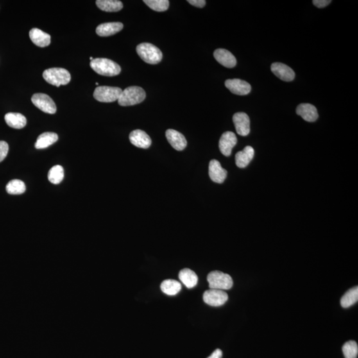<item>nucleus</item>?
I'll return each instance as SVG.
<instances>
[{
    "mask_svg": "<svg viewBox=\"0 0 358 358\" xmlns=\"http://www.w3.org/2000/svg\"><path fill=\"white\" fill-rule=\"evenodd\" d=\"M90 67L96 73L105 76L118 75L121 67L114 61L105 58H94L90 63Z\"/></svg>",
    "mask_w": 358,
    "mask_h": 358,
    "instance_id": "1",
    "label": "nucleus"
},
{
    "mask_svg": "<svg viewBox=\"0 0 358 358\" xmlns=\"http://www.w3.org/2000/svg\"><path fill=\"white\" fill-rule=\"evenodd\" d=\"M146 97V93L140 87H130L122 91L117 100L122 106H130L142 103Z\"/></svg>",
    "mask_w": 358,
    "mask_h": 358,
    "instance_id": "2",
    "label": "nucleus"
},
{
    "mask_svg": "<svg viewBox=\"0 0 358 358\" xmlns=\"http://www.w3.org/2000/svg\"><path fill=\"white\" fill-rule=\"evenodd\" d=\"M136 51L140 58L148 64H158L163 58V54L161 50L155 45L148 43L138 45Z\"/></svg>",
    "mask_w": 358,
    "mask_h": 358,
    "instance_id": "3",
    "label": "nucleus"
},
{
    "mask_svg": "<svg viewBox=\"0 0 358 358\" xmlns=\"http://www.w3.org/2000/svg\"><path fill=\"white\" fill-rule=\"evenodd\" d=\"M43 76L45 81L56 87L68 85L71 80L70 72L63 68H51L45 70Z\"/></svg>",
    "mask_w": 358,
    "mask_h": 358,
    "instance_id": "4",
    "label": "nucleus"
},
{
    "mask_svg": "<svg viewBox=\"0 0 358 358\" xmlns=\"http://www.w3.org/2000/svg\"><path fill=\"white\" fill-rule=\"evenodd\" d=\"M211 289L229 290L233 286L232 278L228 274L219 271H212L207 277Z\"/></svg>",
    "mask_w": 358,
    "mask_h": 358,
    "instance_id": "5",
    "label": "nucleus"
},
{
    "mask_svg": "<svg viewBox=\"0 0 358 358\" xmlns=\"http://www.w3.org/2000/svg\"><path fill=\"white\" fill-rule=\"evenodd\" d=\"M122 90L118 87H106L102 86L95 89L94 92V98L101 103H113L119 99Z\"/></svg>",
    "mask_w": 358,
    "mask_h": 358,
    "instance_id": "6",
    "label": "nucleus"
},
{
    "mask_svg": "<svg viewBox=\"0 0 358 358\" xmlns=\"http://www.w3.org/2000/svg\"><path fill=\"white\" fill-rule=\"evenodd\" d=\"M31 101L36 107L47 114H54L56 112V104L48 95L37 93L33 95Z\"/></svg>",
    "mask_w": 358,
    "mask_h": 358,
    "instance_id": "7",
    "label": "nucleus"
},
{
    "mask_svg": "<svg viewBox=\"0 0 358 358\" xmlns=\"http://www.w3.org/2000/svg\"><path fill=\"white\" fill-rule=\"evenodd\" d=\"M228 299V294L223 290L211 289L206 291L203 300L206 304L212 307H220L225 304Z\"/></svg>",
    "mask_w": 358,
    "mask_h": 358,
    "instance_id": "8",
    "label": "nucleus"
},
{
    "mask_svg": "<svg viewBox=\"0 0 358 358\" xmlns=\"http://www.w3.org/2000/svg\"><path fill=\"white\" fill-rule=\"evenodd\" d=\"M233 122L237 134L247 136L250 132V120L244 112L235 113L233 116Z\"/></svg>",
    "mask_w": 358,
    "mask_h": 358,
    "instance_id": "9",
    "label": "nucleus"
},
{
    "mask_svg": "<svg viewBox=\"0 0 358 358\" xmlns=\"http://www.w3.org/2000/svg\"><path fill=\"white\" fill-rule=\"evenodd\" d=\"M226 87L233 94L244 96L251 92L250 84L240 79H228L225 82Z\"/></svg>",
    "mask_w": 358,
    "mask_h": 358,
    "instance_id": "10",
    "label": "nucleus"
},
{
    "mask_svg": "<svg viewBox=\"0 0 358 358\" xmlns=\"http://www.w3.org/2000/svg\"><path fill=\"white\" fill-rule=\"evenodd\" d=\"M237 142L236 136L232 131H226L221 136L219 142V148L221 153L226 157H229Z\"/></svg>",
    "mask_w": 358,
    "mask_h": 358,
    "instance_id": "11",
    "label": "nucleus"
},
{
    "mask_svg": "<svg viewBox=\"0 0 358 358\" xmlns=\"http://www.w3.org/2000/svg\"><path fill=\"white\" fill-rule=\"evenodd\" d=\"M271 69L276 76L283 81L291 82L295 77L293 70L283 63H274L271 65Z\"/></svg>",
    "mask_w": 358,
    "mask_h": 358,
    "instance_id": "12",
    "label": "nucleus"
},
{
    "mask_svg": "<svg viewBox=\"0 0 358 358\" xmlns=\"http://www.w3.org/2000/svg\"><path fill=\"white\" fill-rule=\"evenodd\" d=\"M166 137L171 146L176 151H183L187 147V142L185 136L178 131L171 130H167Z\"/></svg>",
    "mask_w": 358,
    "mask_h": 358,
    "instance_id": "13",
    "label": "nucleus"
},
{
    "mask_svg": "<svg viewBox=\"0 0 358 358\" xmlns=\"http://www.w3.org/2000/svg\"><path fill=\"white\" fill-rule=\"evenodd\" d=\"M129 138L131 144L139 148L148 149L152 143L150 137L144 131L141 130L133 131Z\"/></svg>",
    "mask_w": 358,
    "mask_h": 358,
    "instance_id": "14",
    "label": "nucleus"
},
{
    "mask_svg": "<svg viewBox=\"0 0 358 358\" xmlns=\"http://www.w3.org/2000/svg\"><path fill=\"white\" fill-rule=\"evenodd\" d=\"M227 171L222 167L221 163L216 160H213L209 164V176L214 183L221 184L227 176Z\"/></svg>",
    "mask_w": 358,
    "mask_h": 358,
    "instance_id": "15",
    "label": "nucleus"
},
{
    "mask_svg": "<svg viewBox=\"0 0 358 358\" xmlns=\"http://www.w3.org/2000/svg\"><path fill=\"white\" fill-rule=\"evenodd\" d=\"M214 56L217 62L227 68H233L236 65L237 61L235 56L230 51L224 49H216Z\"/></svg>",
    "mask_w": 358,
    "mask_h": 358,
    "instance_id": "16",
    "label": "nucleus"
},
{
    "mask_svg": "<svg viewBox=\"0 0 358 358\" xmlns=\"http://www.w3.org/2000/svg\"><path fill=\"white\" fill-rule=\"evenodd\" d=\"M296 112L303 120L309 122H315L319 117L316 107L310 104H301L296 108Z\"/></svg>",
    "mask_w": 358,
    "mask_h": 358,
    "instance_id": "17",
    "label": "nucleus"
},
{
    "mask_svg": "<svg viewBox=\"0 0 358 358\" xmlns=\"http://www.w3.org/2000/svg\"><path fill=\"white\" fill-rule=\"evenodd\" d=\"M123 27L124 25L120 22L105 23L97 27L96 32L101 37H108L120 32Z\"/></svg>",
    "mask_w": 358,
    "mask_h": 358,
    "instance_id": "18",
    "label": "nucleus"
},
{
    "mask_svg": "<svg viewBox=\"0 0 358 358\" xmlns=\"http://www.w3.org/2000/svg\"><path fill=\"white\" fill-rule=\"evenodd\" d=\"M29 37L33 44L38 47H45L51 44V36L39 29H31L29 31Z\"/></svg>",
    "mask_w": 358,
    "mask_h": 358,
    "instance_id": "19",
    "label": "nucleus"
},
{
    "mask_svg": "<svg viewBox=\"0 0 358 358\" xmlns=\"http://www.w3.org/2000/svg\"><path fill=\"white\" fill-rule=\"evenodd\" d=\"M255 151L252 147L246 146L235 155V164L239 168H245L248 166L254 157Z\"/></svg>",
    "mask_w": 358,
    "mask_h": 358,
    "instance_id": "20",
    "label": "nucleus"
},
{
    "mask_svg": "<svg viewBox=\"0 0 358 358\" xmlns=\"http://www.w3.org/2000/svg\"><path fill=\"white\" fill-rule=\"evenodd\" d=\"M5 121L11 128L18 130L24 128L27 124L26 117L19 113H8L5 115Z\"/></svg>",
    "mask_w": 358,
    "mask_h": 358,
    "instance_id": "21",
    "label": "nucleus"
},
{
    "mask_svg": "<svg viewBox=\"0 0 358 358\" xmlns=\"http://www.w3.org/2000/svg\"><path fill=\"white\" fill-rule=\"evenodd\" d=\"M58 139V135L55 133L45 132L42 133L37 138L35 145V148L37 149L47 148L57 142Z\"/></svg>",
    "mask_w": 358,
    "mask_h": 358,
    "instance_id": "22",
    "label": "nucleus"
},
{
    "mask_svg": "<svg viewBox=\"0 0 358 358\" xmlns=\"http://www.w3.org/2000/svg\"><path fill=\"white\" fill-rule=\"evenodd\" d=\"M178 277L183 284L189 289L195 287L198 283V276L190 269H182L178 274Z\"/></svg>",
    "mask_w": 358,
    "mask_h": 358,
    "instance_id": "23",
    "label": "nucleus"
},
{
    "mask_svg": "<svg viewBox=\"0 0 358 358\" xmlns=\"http://www.w3.org/2000/svg\"><path fill=\"white\" fill-rule=\"evenodd\" d=\"M96 6L106 12H117L123 8V4L117 0H97Z\"/></svg>",
    "mask_w": 358,
    "mask_h": 358,
    "instance_id": "24",
    "label": "nucleus"
},
{
    "mask_svg": "<svg viewBox=\"0 0 358 358\" xmlns=\"http://www.w3.org/2000/svg\"><path fill=\"white\" fill-rule=\"evenodd\" d=\"M161 289L167 295H176L181 290V284L178 281L167 280L162 282L161 285Z\"/></svg>",
    "mask_w": 358,
    "mask_h": 358,
    "instance_id": "25",
    "label": "nucleus"
},
{
    "mask_svg": "<svg viewBox=\"0 0 358 358\" xmlns=\"http://www.w3.org/2000/svg\"><path fill=\"white\" fill-rule=\"evenodd\" d=\"M358 300V287H355L349 290L345 294L342 296L341 301L342 307L349 308L357 302Z\"/></svg>",
    "mask_w": 358,
    "mask_h": 358,
    "instance_id": "26",
    "label": "nucleus"
},
{
    "mask_svg": "<svg viewBox=\"0 0 358 358\" xmlns=\"http://www.w3.org/2000/svg\"><path fill=\"white\" fill-rule=\"evenodd\" d=\"M64 169L61 165H55L49 170L48 179L50 182L54 185L59 184L64 178Z\"/></svg>",
    "mask_w": 358,
    "mask_h": 358,
    "instance_id": "27",
    "label": "nucleus"
},
{
    "mask_svg": "<svg viewBox=\"0 0 358 358\" xmlns=\"http://www.w3.org/2000/svg\"><path fill=\"white\" fill-rule=\"evenodd\" d=\"M25 183L19 179L10 181L6 185V191L10 194H22L26 192Z\"/></svg>",
    "mask_w": 358,
    "mask_h": 358,
    "instance_id": "28",
    "label": "nucleus"
},
{
    "mask_svg": "<svg viewBox=\"0 0 358 358\" xmlns=\"http://www.w3.org/2000/svg\"><path fill=\"white\" fill-rule=\"evenodd\" d=\"M144 2L153 10L158 12L168 10L169 6L168 0H144Z\"/></svg>",
    "mask_w": 358,
    "mask_h": 358,
    "instance_id": "29",
    "label": "nucleus"
},
{
    "mask_svg": "<svg viewBox=\"0 0 358 358\" xmlns=\"http://www.w3.org/2000/svg\"><path fill=\"white\" fill-rule=\"evenodd\" d=\"M342 351L345 358H357L358 346L356 342L352 341L346 342L342 347Z\"/></svg>",
    "mask_w": 358,
    "mask_h": 358,
    "instance_id": "30",
    "label": "nucleus"
},
{
    "mask_svg": "<svg viewBox=\"0 0 358 358\" xmlns=\"http://www.w3.org/2000/svg\"><path fill=\"white\" fill-rule=\"evenodd\" d=\"M9 151L8 143L4 141H0V163L6 157Z\"/></svg>",
    "mask_w": 358,
    "mask_h": 358,
    "instance_id": "31",
    "label": "nucleus"
},
{
    "mask_svg": "<svg viewBox=\"0 0 358 358\" xmlns=\"http://www.w3.org/2000/svg\"><path fill=\"white\" fill-rule=\"evenodd\" d=\"M331 2L332 1H330V0H314L312 3H313L314 5L316 6L317 8H323L329 5Z\"/></svg>",
    "mask_w": 358,
    "mask_h": 358,
    "instance_id": "32",
    "label": "nucleus"
},
{
    "mask_svg": "<svg viewBox=\"0 0 358 358\" xmlns=\"http://www.w3.org/2000/svg\"><path fill=\"white\" fill-rule=\"evenodd\" d=\"M187 2L191 5L199 8H203L206 5L205 0H188Z\"/></svg>",
    "mask_w": 358,
    "mask_h": 358,
    "instance_id": "33",
    "label": "nucleus"
},
{
    "mask_svg": "<svg viewBox=\"0 0 358 358\" xmlns=\"http://www.w3.org/2000/svg\"><path fill=\"white\" fill-rule=\"evenodd\" d=\"M222 357H223V352L220 349H216L208 358H222Z\"/></svg>",
    "mask_w": 358,
    "mask_h": 358,
    "instance_id": "34",
    "label": "nucleus"
},
{
    "mask_svg": "<svg viewBox=\"0 0 358 358\" xmlns=\"http://www.w3.org/2000/svg\"><path fill=\"white\" fill-rule=\"evenodd\" d=\"M93 59H94V58H93V57H92V56H91V57H90V61H92Z\"/></svg>",
    "mask_w": 358,
    "mask_h": 358,
    "instance_id": "35",
    "label": "nucleus"
},
{
    "mask_svg": "<svg viewBox=\"0 0 358 358\" xmlns=\"http://www.w3.org/2000/svg\"><path fill=\"white\" fill-rule=\"evenodd\" d=\"M96 85L98 86V83H96Z\"/></svg>",
    "mask_w": 358,
    "mask_h": 358,
    "instance_id": "36",
    "label": "nucleus"
}]
</instances>
